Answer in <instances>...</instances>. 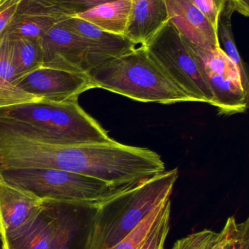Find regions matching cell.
<instances>
[{
	"mask_svg": "<svg viewBox=\"0 0 249 249\" xmlns=\"http://www.w3.org/2000/svg\"><path fill=\"white\" fill-rule=\"evenodd\" d=\"M0 134L65 146L115 142L77 102L39 101L0 108Z\"/></svg>",
	"mask_w": 249,
	"mask_h": 249,
	"instance_id": "6da1fadb",
	"label": "cell"
},
{
	"mask_svg": "<svg viewBox=\"0 0 249 249\" xmlns=\"http://www.w3.org/2000/svg\"><path fill=\"white\" fill-rule=\"evenodd\" d=\"M87 74L95 89L137 102L162 105L192 102L143 46L108 60Z\"/></svg>",
	"mask_w": 249,
	"mask_h": 249,
	"instance_id": "7a4b0ae2",
	"label": "cell"
},
{
	"mask_svg": "<svg viewBox=\"0 0 249 249\" xmlns=\"http://www.w3.org/2000/svg\"><path fill=\"white\" fill-rule=\"evenodd\" d=\"M178 175L177 168L165 171L99 205L89 249H111L116 245L153 209L169 200Z\"/></svg>",
	"mask_w": 249,
	"mask_h": 249,
	"instance_id": "3957f363",
	"label": "cell"
},
{
	"mask_svg": "<svg viewBox=\"0 0 249 249\" xmlns=\"http://www.w3.org/2000/svg\"><path fill=\"white\" fill-rule=\"evenodd\" d=\"M0 177L42 201L101 205L114 195L133 187H116L87 176L54 168H9L0 171Z\"/></svg>",
	"mask_w": 249,
	"mask_h": 249,
	"instance_id": "277c9868",
	"label": "cell"
},
{
	"mask_svg": "<svg viewBox=\"0 0 249 249\" xmlns=\"http://www.w3.org/2000/svg\"><path fill=\"white\" fill-rule=\"evenodd\" d=\"M145 48L192 102L213 105V96L200 64L184 38L171 22Z\"/></svg>",
	"mask_w": 249,
	"mask_h": 249,
	"instance_id": "5b68a950",
	"label": "cell"
},
{
	"mask_svg": "<svg viewBox=\"0 0 249 249\" xmlns=\"http://www.w3.org/2000/svg\"><path fill=\"white\" fill-rule=\"evenodd\" d=\"M185 41L201 67L213 96L212 105L221 114L225 115L246 112L249 95L244 90L239 70L235 63L222 48L215 50L199 48Z\"/></svg>",
	"mask_w": 249,
	"mask_h": 249,
	"instance_id": "8992f818",
	"label": "cell"
},
{
	"mask_svg": "<svg viewBox=\"0 0 249 249\" xmlns=\"http://www.w3.org/2000/svg\"><path fill=\"white\" fill-rule=\"evenodd\" d=\"M42 66L88 74L109 58L87 39L59 24L40 39Z\"/></svg>",
	"mask_w": 249,
	"mask_h": 249,
	"instance_id": "52a82bcc",
	"label": "cell"
},
{
	"mask_svg": "<svg viewBox=\"0 0 249 249\" xmlns=\"http://www.w3.org/2000/svg\"><path fill=\"white\" fill-rule=\"evenodd\" d=\"M14 86L45 102H77L79 96L95 89L87 74L41 66L19 78Z\"/></svg>",
	"mask_w": 249,
	"mask_h": 249,
	"instance_id": "ba28073f",
	"label": "cell"
},
{
	"mask_svg": "<svg viewBox=\"0 0 249 249\" xmlns=\"http://www.w3.org/2000/svg\"><path fill=\"white\" fill-rule=\"evenodd\" d=\"M53 203L57 222L50 249H89L94 221L99 205Z\"/></svg>",
	"mask_w": 249,
	"mask_h": 249,
	"instance_id": "9c48e42d",
	"label": "cell"
},
{
	"mask_svg": "<svg viewBox=\"0 0 249 249\" xmlns=\"http://www.w3.org/2000/svg\"><path fill=\"white\" fill-rule=\"evenodd\" d=\"M77 14L54 0H24L6 29L10 36L41 39L70 16Z\"/></svg>",
	"mask_w": 249,
	"mask_h": 249,
	"instance_id": "30bf717a",
	"label": "cell"
},
{
	"mask_svg": "<svg viewBox=\"0 0 249 249\" xmlns=\"http://www.w3.org/2000/svg\"><path fill=\"white\" fill-rule=\"evenodd\" d=\"M169 21L192 45L215 50L222 48L218 32L206 16L189 0H165Z\"/></svg>",
	"mask_w": 249,
	"mask_h": 249,
	"instance_id": "8fae6325",
	"label": "cell"
},
{
	"mask_svg": "<svg viewBox=\"0 0 249 249\" xmlns=\"http://www.w3.org/2000/svg\"><path fill=\"white\" fill-rule=\"evenodd\" d=\"M57 212L51 200L22 226L0 237L2 249H50L57 226Z\"/></svg>",
	"mask_w": 249,
	"mask_h": 249,
	"instance_id": "7c38bea8",
	"label": "cell"
},
{
	"mask_svg": "<svg viewBox=\"0 0 249 249\" xmlns=\"http://www.w3.org/2000/svg\"><path fill=\"white\" fill-rule=\"evenodd\" d=\"M125 36L136 46H146L169 23L165 0H131Z\"/></svg>",
	"mask_w": 249,
	"mask_h": 249,
	"instance_id": "4fadbf2b",
	"label": "cell"
},
{
	"mask_svg": "<svg viewBox=\"0 0 249 249\" xmlns=\"http://www.w3.org/2000/svg\"><path fill=\"white\" fill-rule=\"evenodd\" d=\"M42 205V200L8 184L0 177V237L26 223Z\"/></svg>",
	"mask_w": 249,
	"mask_h": 249,
	"instance_id": "5bb4252c",
	"label": "cell"
},
{
	"mask_svg": "<svg viewBox=\"0 0 249 249\" xmlns=\"http://www.w3.org/2000/svg\"><path fill=\"white\" fill-rule=\"evenodd\" d=\"M59 25L87 39L110 58L130 52L137 47L125 36L105 32L95 25L79 18L76 15L70 16Z\"/></svg>",
	"mask_w": 249,
	"mask_h": 249,
	"instance_id": "9a60e30c",
	"label": "cell"
},
{
	"mask_svg": "<svg viewBox=\"0 0 249 249\" xmlns=\"http://www.w3.org/2000/svg\"><path fill=\"white\" fill-rule=\"evenodd\" d=\"M131 5V0H114L77 13L76 16L105 32L124 36Z\"/></svg>",
	"mask_w": 249,
	"mask_h": 249,
	"instance_id": "2e32d148",
	"label": "cell"
},
{
	"mask_svg": "<svg viewBox=\"0 0 249 249\" xmlns=\"http://www.w3.org/2000/svg\"><path fill=\"white\" fill-rule=\"evenodd\" d=\"M243 225L230 216L220 232L206 229L194 232L178 240L172 249H229L239 238Z\"/></svg>",
	"mask_w": 249,
	"mask_h": 249,
	"instance_id": "e0dca14e",
	"label": "cell"
},
{
	"mask_svg": "<svg viewBox=\"0 0 249 249\" xmlns=\"http://www.w3.org/2000/svg\"><path fill=\"white\" fill-rule=\"evenodd\" d=\"M10 37L16 82L25 74L42 66V47L40 39L18 36Z\"/></svg>",
	"mask_w": 249,
	"mask_h": 249,
	"instance_id": "ac0fdd59",
	"label": "cell"
},
{
	"mask_svg": "<svg viewBox=\"0 0 249 249\" xmlns=\"http://www.w3.org/2000/svg\"><path fill=\"white\" fill-rule=\"evenodd\" d=\"M233 13V10L226 4L219 18L218 38L220 44L223 45L224 49L222 48V50L238 67L244 90L249 95V79L247 66L238 52L232 32V16Z\"/></svg>",
	"mask_w": 249,
	"mask_h": 249,
	"instance_id": "d6986e66",
	"label": "cell"
},
{
	"mask_svg": "<svg viewBox=\"0 0 249 249\" xmlns=\"http://www.w3.org/2000/svg\"><path fill=\"white\" fill-rule=\"evenodd\" d=\"M169 200L153 209L128 235L111 249H140Z\"/></svg>",
	"mask_w": 249,
	"mask_h": 249,
	"instance_id": "ffe728a7",
	"label": "cell"
},
{
	"mask_svg": "<svg viewBox=\"0 0 249 249\" xmlns=\"http://www.w3.org/2000/svg\"><path fill=\"white\" fill-rule=\"evenodd\" d=\"M171 202L168 200L147 239L140 249H165V244L170 231Z\"/></svg>",
	"mask_w": 249,
	"mask_h": 249,
	"instance_id": "44dd1931",
	"label": "cell"
},
{
	"mask_svg": "<svg viewBox=\"0 0 249 249\" xmlns=\"http://www.w3.org/2000/svg\"><path fill=\"white\" fill-rule=\"evenodd\" d=\"M39 101L42 100L20 90L14 85L0 77V108Z\"/></svg>",
	"mask_w": 249,
	"mask_h": 249,
	"instance_id": "7402d4cb",
	"label": "cell"
},
{
	"mask_svg": "<svg viewBox=\"0 0 249 249\" xmlns=\"http://www.w3.org/2000/svg\"><path fill=\"white\" fill-rule=\"evenodd\" d=\"M0 77L13 85L16 80L11 40L6 32L0 35Z\"/></svg>",
	"mask_w": 249,
	"mask_h": 249,
	"instance_id": "603a6c76",
	"label": "cell"
},
{
	"mask_svg": "<svg viewBox=\"0 0 249 249\" xmlns=\"http://www.w3.org/2000/svg\"><path fill=\"white\" fill-rule=\"evenodd\" d=\"M209 19L218 32L219 18L228 0H189Z\"/></svg>",
	"mask_w": 249,
	"mask_h": 249,
	"instance_id": "cb8c5ba5",
	"label": "cell"
},
{
	"mask_svg": "<svg viewBox=\"0 0 249 249\" xmlns=\"http://www.w3.org/2000/svg\"><path fill=\"white\" fill-rule=\"evenodd\" d=\"M24 0H0V35L4 33Z\"/></svg>",
	"mask_w": 249,
	"mask_h": 249,
	"instance_id": "d4e9b609",
	"label": "cell"
},
{
	"mask_svg": "<svg viewBox=\"0 0 249 249\" xmlns=\"http://www.w3.org/2000/svg\"><path fill=\"white\" fill-rule=\"evenodd\" d=\"M54 1L68 6L69 7L74 10L76 13H79L96 7L99 4L114 1V0H54Z\"/></svg>",
	"mask_w": 249,
	"mask_h": 249,
	"instance_id": "484cf974",
	"label": "cell"
},
{
	"mask_svg": "<svg viewBox=\"0 0 249 249\" xmlns=\"http://www.w3.org/2000/svg\"><path fill=\"white\" fill-rule=\"evenodd\" d=\"M227 5L245 17L249 16V0H228Z\"/></svg>",
	"mask_w": 249,
	"mask_h": 249,
	"instance_id": "4316f807",
	"label": "cell"
},
{
	"mask_svg": "<svg viewBox=\"0 0 249 249\" xmlns=\"http://www.w3.org/2000/svg\"><path fill=\"white\" fill-rule=\"evenodd\" d=\"M248 238H249V220L247 219L245 222H244L242 231L239 238L232 244L229 249H242L244 242Z\"/></svg>",
	"mask_w": 249,
	"mask_h": 249,
	"instance_id": "83f0119b",
	"label": "cell"
},
{
	"mask_svg": "<svg viewBox=\"0 0 249 249\" xmlns=\"http://www.w3.org/2000/svg\"><path fill=\"white\" fill-rule=\"evenodd\" d=\"M242 249H249V238L246 240L244 242V245H243Z\"/></svg>",
	"mask_w": 249,
	"mask_h": 249,
	"instance_id": "f1b7e54d",
	"label": "cell"
},
{
	"mask_svg": "<svg viewBox=\"0 0 249 249\" xmlns=\"http://www.w3.org/2000/svg\"><path fill=\"white\" fill-rule=\"evenodd\" d=\"M0 249H2V247H1V241H0Z\"/></svg>",
	"mask_w": 249,
	"mask_h": 249,
	"instance_id": "f546056e",
	"label": "cell"
}]
</instances>
